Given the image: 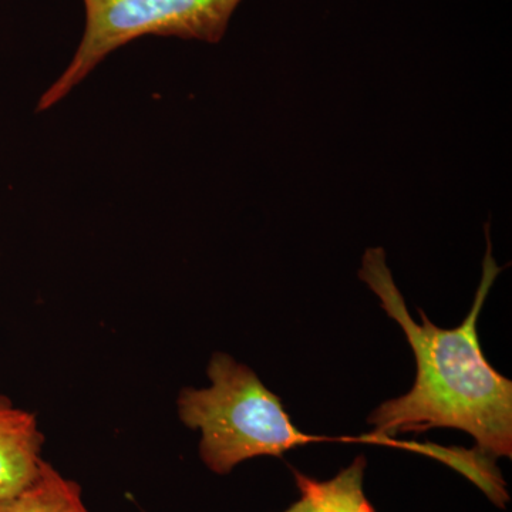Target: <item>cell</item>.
Here are the masks:
<instances>
[{
    "mask_svg": "<svg viewBox=\"0 0 512 512\" xmlns=\"http://www.w3.org/2000/svg\"><path fill=\"white\" fill-rule=\"evenodd\" d=\"M501 271L487 235L483 276L473 306L460 326L443 329L421 309V323H416L394 284L383 249H367L359 278L402 328L417 369L410 392L386 400L370 413V434L393 439L400 433L456 429L473 437L481 456L493 461L512 457V382L485 359L477 332L485 299Z\"/></svg>",
    "mask_w": 512,
    "mask_h": 512,
    "instance_id": "6da1fadb",
    "label": "cell"
},
{
    "mask_svg": "<svg viewBox=\"0 0 512 512\" xmlns=\"http://www.w3.org/2000/svg\"><path fill=\"white\" fill-rule=\"evenodd\" d=\"M207 376L210 386L181 390L177 410L184 426L200 431L202 463L218 476L252 458L282 457L286 451L319 441L376 444L370 434L330 439L296 429L281 397L251 367L228 353L211 356Z\"/></svg>",
    "mask_w": 512,
    "mask_h": 512,
    "instance_id": "7a4b0ae2",
    "label": "cell"
},
{
    "mask_svg": "<svg viewBox=\"0 0 512 512\" xmlns=\"http://www.w3.org/2000/svg\"><path fill=\"white\" fill-rule=\"evenodd\" d=\"M242 0H83L86 25L73 59L37 104L42 113L72 93L103 60L146 36L218 43Z\"/></svg>",
    "mask_w": 512,
    "mask_h": 512,
    "instance_id": "3957f363",
    "label": "cell"
},
{
    "mask_svg": "<svg viewBox=\"0 0 512 512\" xmlns=\"http://www.w3.org/2000/svg\"><path fill=\"white\" fill-rule=\"evenodd\" d=\"M45 436L36 414L0 394V500L25 490L42 467Z\"/></svg>",
    "mask_w": 512,
    "mask_h": 512,
    "instance_id": "277c9868",
    "label": "cell"
},
{
    "mask_svg": "<svg viewBox=\"0 0 512 512\" xmlns=\"http://www.w3.org/2000/svg\"><path fill=\"white\" fill-rule=\"evenodd\" d=\"M365 456H357L329 480H316L292 468L299 498L282 512H376L365 494Z\"/></svg>",
    "mask_w": 512,
    "mask_h": 512,
    "instance_id": "5b68a950",
    "label": "cell"
},
{
    "mask_svg": "<svg viewBox=\"0 0 512 512\" xmlns=\"http://www.w3.org/2000/svg\"><path fill=\"white\" fill-rule=\"evenodd\" d=\"M0 512H89L82 488L43 460L39 474L19 494L0 500Z\"/></svg>",
    "mask_w": 512,
    "mask_h": 512,
    "instance_id": "8992f818",
    "label": "cell"
}]
</instances>
